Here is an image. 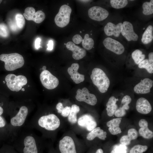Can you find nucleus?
Here are the masks:
<instances>
[{
  "mask_svg": "<svg viewBox=\"0 0 153 153\" xmlns=\"http://www.w3.org/2000/svg\"><path fill=\"white\" fill-rule=\"evenodd\" d=\"M110 153H115L114 150H113L111 151Z\"/></svg>",
  "mask_w": 153,
  "mask_h": 153,
  "instance_id": "3c124183",
  "label": "nucleus"
},
{
  "mask_svg": "<svg viewBox=\"0 0 153 153\" xmlns=\"http://www.w3.org/2000/svg\"><path fill=\"white\" fill-rule=\"evenodd\" d=\"M2 0H0V5L1 4V3L2 2Z\"/></svg>",
  "mask_w": 153,
  "mask_h": 153,
  "instance_id": "603ef678",
  "label": "nucleus"
},
{
  "mask_svg": "<svg viewBox=\"0 0 153 153\" xmlns=\"http://www.w3.org/2000/svg\"><path fill=\"white\" fill-rule=\"evenodd\" d=\"M122 23L119 22L116 24L111 22H108L104 27V31L108 37L114 36L118 37L121 34Z\"/></svg>",
  "mask_w": 153,
  "mask_h": 153,
  "instance_id": "f3484780",
  "label": "nucleus"
},
{
  "mask_svg": "<svg viewBox=\"0 0 153 153\" xmlns=\"http://www.w3.org/2000/svg\"><path fill=\"white\" fill-rule=\"evenodd\" d=\"M80 111L79 107L76 104H73L71 106V110L69 114L67 117L68 122L71 124L75 125L77 122V114Z\"/></svg>",
  "mask_w": 153,
  "mask_h": 153,
  "instance_id": "cd10ccee",
  "label": "nucleus"
},
{
  "mask_svg": "<svg viewBox=\"0 0 153 153\" xmlns=\"http://www.w3.org/2000/svg\"><path fill=\"white\" fill-rule=\"evenodd\" d=\"M121 34L128 41H136L139 37L134 30L131 23L128 21H124L122 23Z\"/></svg>",
  "mask_w": 153,
  "mask_h": 153,
  "instance_id": "2eb2a0df",
  "label": "nucleus"
},
{
  "mask_svg": "<svg viewBox=\"0 0 153 153\" xmlns=\"http://www.w3.org/2000/svg\"><path fill=\"white\" fill-rule=\"evenodd\" d=\"M73 133H66L59 140L58 145L60 153H77V140Z\"/></svg>",
  "mask_w": 153,
  "mask_h": 153,
  "instance_id": "423d86ee",
  "label": "nucleus"
},
{
  "mask_svg": "<svg viewBox=\"0 0 153 153\" xmlns=\"http://www.w3.org/2000/svg\"><path fill=\"white\" fill-rule=\"evenodd\" d=\"M22 91H24V88H23V89H22Z\"/></svg>",
  "mask_w": 153,
  "mask_h": 153,
  "instance_id": "864d4df0",
  "label": "nucleus"
},
{
  "mask_svg": "<svg viewBox=\"0 0 153 153\" xmlns=\"http://www.w3.org/2000/svg\"><path fill=\"white\" fill-rule=\"evenodd\" d=\"M148 149L146 145L137 144L134 146L130 150L129 153H143Z\"/></svg>",
  "mask_w": 153,
  "mask_h": 153,
  "instance_id": "f704fd0d",
  "label": "nucleus"
},
{
  "mask_svg": "<svg viewBox=\"0 0 153 153\" xmlns=\"http://www.w3.org/2000/svg\"><path fill=\"white\" fill-rule=\"evenodd\" d=\"M45 140L37 135L32 129L24 126L9 141L21 153H41Z\"/></svg>",
  "mask_w": 153,
  "mask_h": 153,
  "instance_id": "f03ea898",
  "label": "nucleus"
},
{
  "mask_svg": "<svg viewBox=\"0 0 153 153\" xmlns=\"http://www.w3.org/2000/svg\"><path fill=\"white\" fill-rule=\"evenodd\" d=\"M9 109L7 101L1 97H0V115L5 118L9 116Z\"/></svg>",
  "mask_w": 153,
  "mask_h": 153,
  "instance_id": "2f4dec72",
  "label": "nucleus"
},
{
  "mask_svg": "<svg viewBox=\"0 0 153 153\" xmlns=\"http://www.w3.org/2000/svg\"><path fill=\"white\" fill-rule=\"evenodd\" d=\"M83 39L80 35L76 34L74 35L72 38V40L75 44H78L82 41Z\"/></svg>",
  "mask_w": 153,
  "mask_h": 153,
  "instance_id": "79ce46f5",
  "label": "nucleus"
},
{
  "mask_svg": "<svg viewBox=\"0 0 153 153\" xmlns=\"http://www.w3.org/2000/svg\"><path fill=\"white\" fill-rule=\"evenodd\" d=\"M131 101V97L128 95H126L122 98L121 101V104H126L129 105Z\"/></svg>",
  "mask_w": 153,
  "mask_h": 153,
  "instance_id": "37998d69",
  "label": "nucleus"
},
{
  "mask_svg": "<svg viewBox=\"0 0 153 153\" xmlns=\"http://www.w3.org/2000/svg\"><path fill=\"white\" fill-rule=\"evenodd\" d=\"M23 15L26 20H33L37 24L42 22L45 18L44 12L40 10L35 12V8L32 7H28L26 8Z\"/></svg>",
  "mask_w": 153,
  "mask_h": 153,
  "instance_id": "4468645a",
  "label": "nucleus"
},
{
  "mask_svg": "<svg viewBox=\"0 0 153 153\" xmlns=\"http://www.w3.org/2000/svg\"><path fill=\"white\" fill-rule=\"evenodd\" d=\"M110 2L112 7L116 9L124 8L128 3V1L127 0H111Z\"/></svg>",
  "mask_w": 153,
  "mask_h": 153,
  "instance_id": "72a5a7b5",
  "label": "nucleus"
},
{
  "mask_svg": "<svg viewBox=\"0 0 153 153\" xmlns=\"http://www.w3.org/2000/svg\"><path fill=\"white\" fill-rule=\"evenodd\" d=\"M41 41V39L39 38H37L35 41V48L37 49L40 47V44Z\"/></svg>",
  "mask_w": 153,
  "mask_h": 153,
  "instance_id": "a18cd8bd",
  "label": "nucleus"
},
{
  "mask_svg": "<svg viewBox=\"0 0 153 153\" xmlns=\"http://www.w3.org/2000/svg\"><path fill=\"white\" fill-rule=\"evenodd\" d=\"M71 12V8L69 6L67 5H62L54 18L56 25L60 27L67 26L69 22Z\"/></svg>",
  "mask_w": 153,
  "mask_h": 153,
  "instance_id": "6e6552de",
  "label": "nucleus"
},
{
  "mask_svg": "<svg viewBox=\"0 0 153 153\" xmlns=\"http://www.w3.org/2000/svg\"><path fill=\"white\" fill-rule=\"evenodd\" d=\"M94 44L93 39L90 37L88 34H86L82 41V44L83 48L87 50H89L93 48Z\"/></svg>",
  "mask_w": 153,
  "mask_h": 153,
  "instance_id": "c756f323",
  "label": "nucleus"
},
{
  "mask_svg": "<svg viewBox=\"0 0 153 153\" xmlns=\"http://www.w3.org/2000/svg\"><path fill=\"white\" fill-rule=\"evenodd\" d=\"M10 139L8 123L5 117L0 115V142L9 141Z\"/></svg>",
  "mask_w": 153,
  "mask_h": 153,
  "instance_id": "aec40b11",
  "label": "nucleus"
},
{
  "mask_svg": "<svg viewBox=\"0 0 153 153\" xmlns=\"http://www.w3.org/2000/svg\"><path fill=\"white\" fill-rule=\"evenodd\" d=\"M71 110V107L67 106L64 107L61 114L63 117H67L69 114Z\"/></svg>",
  "mask_w": 153,
  "mask_h": 153,
  "instance_id": "a19ab883",
  "label": "nucleus"
},
{
  "mask_svg": "<svg viewBox=\"0 0 153 153\" xmlns=\"http://www.w3.org/2000/svg\"><path fill=\"white\" fill-rule=\"evenodd\" d=\"M9 35V31L6 25L3 23L0 24V36L7 37Z\"/></svg>",
  "mask_w": 153,
  "mask_h": 153,
  "instance_id": "4c0bfd02",
  "label": "nucleus"
},
{
  "mask_svg": "<svg viewBox=\"0 0 153 153\" xmlns=\"http://www.w3.org/2000/svg\"><path fill=\"white\" fill-rule=\"evenodd\" d=\"M15 18L18 27L20 29L23 28L25 24V20L24 16L22 14L18 13L16 15Z\"/></svg>",
  "mask_w": 153,
  "mask_h": 153,
  "instance_id": "c9c22d12",
  "label": "nucleus"
},
{
  "mask_svg": "<svg viewBox=\"0 0 153 153\" xmlns=\"http://www.w3.org/2000/svg\"><path fill=\"white\" fill-rule=\"evenodd\" d=\"M153 39V26L151 25H149L146 27L143 32L141 41L143 44L147 45L151 42Z\"/></svg>",
  "mask_w": 153,
  "mask_h": 153,
  "instance_id": "393cba45",
  "label": "nucleus"
},
{
  "mask_svg": "<svg viewBox=\"0 0 153 153\" xmlns=\"http://www.w3.org/2000/svg\"><path fill=\"white\" fill-rule=\"evenodd\" d=\"M3 84H6L8 88L12 91L18 92L22 89V87L27 83V80L25 76L22 75L16 76L12 74L6 75Z\"/></svg>",
  "mask_w": 153,
  "mask_h": 153,
  "instance_id": "0eeeda50",
  "label": "nucleus"
},
{
  "mask_svg": "<svg viewBox=\"0 0 153 153\" xmlns=\"http://www.w3.org/2000/svg\"><path fill=\"white\" fill-rule=\"evenodd\" d=\"M66 46L68 50L73 52L72 57L75 60H80L86 55V52L85 49L76 45L73 42H68Z\"/></svg>",
  "mask_w": 153,
  "mask_h": 153,
  "instance_id": "a211bd4d",
  "label": "nucleus"
},
{
  "mask_svg": "<svg viewBox=\"0 0 153 153\" xmlns=\"http://www.w3.org/2000/svg\"><path fill=\"white\" fill-rule=\"evenodd\" d=\"M136 108L139 113L147 114L149 113L152 110V107L149 101L146 98L141 97L137 101Z\"/></svg>",
  "mask_w": 153,
  "mask_h": 153,
  "instance_id": "412c9836",
  "label": "nucleus"
},
{
  "mask_svg": "<svg viewBox=\"0 0 153 153\" xmlns=\"http://www.w3.org/2000/svg\"><path fill=\"white\" fill-rule=\"evenodd\" d=\"M117 101V99L114 96H111L109 98L106 105V110L108 116H113L118 109V106L116 104Z\"/></svg>",
  "mask_w": 153,
  "mask_h": 153,
  "instance_id": "bb28decb",
  "label": "nucleus"
},
{
  "mask_svg": "<svg viewBox=\"0 0 153 153\" xmlns=\"http://www.w3.org/2000/svg\"><path fill=\"white\" fill-rule=\"evenodd\" d=\"M79 65L77 63H74L67 69V72L71 76V78L76 84L83 82L84 76L79 73L78 71Z\"/></svg>",
  "mask_w": 153,
  "mask_h": 153,
  "instance_id": "6ab92c4d",
  "label": "nucleus"
},
{
  "mask_svg": "<svg viewBox=\"0 0 153 153\" xmlns=\"http://www.w3.org/2000/svg\"><path fill=\"white\" fill-rule=\"evenodd\" d=\"M88 13L90 18L97 21H103L109 15V12L107 10L98 6H94L90 8Z\"/></svg>",
  "mask_w": 153,
  "mask_h": 153,
  "instance_id": "ddd939ff",
  "label": "nucleus"
},
{
  "mask_svg": "<svg viewBox=\"0 0 153 153\" xmlns=\"http://www.w3.org/2000/svg\"><path fill=\"white\" fill-rule=\"evenodd\" d=\"M0 61L4 63L5 69L11 71L22 67L24 61L22 56L18 53H3L0 54Z\"/></svg>",
  "mask_w": 153,
  "mask_h": 153,
  "instance_id": "20e7f679",
  "label": "nucleus"
},
{
  "mask_svg": "<svg viewBox=\"0 0 153 153\" xmlns=\"http://www.w3.org/2000/svg\"><path fill=\"white\" fill-rule=\"evenodd\" d=\"M78 127L90 131L95 128L97 123L94 118L91 115L84 114L78 118L77 123Z\"/></svg>",
  "mask_w": 153,
  "mask_h": 153,
  "instance_id": "9b49d317",
  "label": "nucleus"
},
{
  "mask_svg": "<svg viewBox=\"0 0 153 153\" xmlns=\"http://www.w3.org/2000/svg\"><path fill=\"white\" fill-rule=\"evenodd\" d=\"M93 84L102 93L106 92L110 85V81L105 72L101 69L94 68L90 75Z\"/></svg>",
  "mask_w": 153,
  "mask_h": 153,
  "instance_id": "39448f33",
  "label": "nucleus"
},
{
  "mask_svg": "<svg viewBox=\"0 0 153 153\" xmlns=\"http://www.w3.org/2000/svg\"><path fill=\"white\" fill-rule=\"evenodd\" d=\"M75 98L78 101L84 102L92 106L95 105L97 102L96 96L90 93L88 89L86 87L83 88L82 90L78 89Z\"/></svg>",
  "mask_w": 153,
  "mask_h": 153,
  "instance_id": "f8f14e48",
  "label": "nucleus"
},
{
  "mask_svg": "<svg viewBox=\"0 0 153 153\" xmlns=\"http://www.w3.org/2000/svg\"><path fill=\"white\" fill-rule=\"evenodd\" d=\"M138 136L137 131L134 128H131L128 131V134L122 136L120 139V143L125 145H128L132 140L137 139Z\"/></svg>",
  "mask_w": 153,
  "mask_h": 153,
  "instance_id": "a878e982",
  "label": "nucleus"
},
{
  "mask_svg": "<svg viewBox=\"0 0 153 153\" xmlns=\"http://www.w3.org/2000/svg\"><path fill=\"white\" fill-rule=\"evenodd\" d=\"M140 69H145L150 74L153 73V63H150L148 59H145L138 65Z\"/></svg>",
  "mask_w": 153,
  "mask_h": 153,
  "instance_id": "473e14b6",
  "label": "nucleus"
},
{
  "mask_svg": "<svg viewBox=\"0 0 153 153\" xmlns=\"http://www.w3.org/2000/svg\"><path fill=\"white\" fill-rule=\"evenodd\" d=\"M64 108L63 104L61 102H59L56 105V109L59 114H61Z\"/></svg>",
  "mask_w": 153,
  "mask_h": 153,
  "instance_id": "c03bdc74",
  "label": "nucleus"
},
{
  "mask_svg": "<svg viewBox=\"0 0 153 153\" xmlns=\"http://www.w3.org/2000/svg\"><path fill=\"white\" fill-rule=\"evenodd\" d=\"M153 85V81L148 78H146L141 80L134 87L133 90L138 94H144L149 93Z\"/></svg>",
  "mask_w": 153,
  "mask_h": 153,
  "instance_id": "dca6fc26",
  "label": "nucleus"
},
{
  "mask_svg": "<svg viewBox=\"0 0 153 153\" xmlns=\"http://www.w3.org/2000/svg\"><path fill=\"white\" fill-rule=\"evenodd\" d=\"M127 148L125 145L121 144L115 146L113 150L115 153H126Z\"/></svg>",
  "mask_w": 153,
  "mask_h": 153,
  "instance_id": "58836bf2",
  "label": "nucleus"
},
{
  "mask_svg": "<svg viewBox=\"0 0 153 153\" xmlns=\"http://www.w3.org/2000/svg\"><path fill=\"white\" fill-rule=\"evenodd\" d=\"M61 125L60 118L56 114L39 112L35 114L24 127L38 130L41 133L44 139L53 141Z\"/></svg>",
  "mask_w": 153,
  "mask_h": 153,
  "instance_id": "f257e3e1",
  "label": "nucleus"
},
{
  "mask_svg": "<svg viewBox=\"0 0 153 153\" xmlns=\"http://www.w3.org/2000/svg\"><path fill=\"white\" fill-rule=\"evenodd\" d=\"M107 134V132L99 127H96L87 134L86 139L88 141H92L97 137L101 140H105Z\"/></svg>",
  "mask_w": 153,
  "mask_h": 153,
  "instance_id": "b1692460",
  "label": "nucleus"
},
{
  "mask_svg": "<svg viewBox=\"0 0 153 153\" xmlns=\"http://www.w3.org/2000/svg\"><path fill=\"white\" fill-rule=\"evenodd\" d=\"M105 47L108 50L117 55L122 54L125 48L120 42L110 37L105 38L103 42Z\"/></svg>",
  "mask_w": 153,
  "mask_h": 153,
  "instance_id": "1a4fd4ad",
  "label": "nucleus"
},
{
  "mask_svg": "<svg viewBox=\"0 0 153 153\" xmlns=\"http://www.w3.org/2000/svg\"><path fill=\"white\" fill-rule=\"evenodd\" d=\"M126 114V110L120 107L116 110L114 114L116 116L120 117L124 116Z\"/></svg>",
  "mask_w": 153,
  "mask_h": 153,
  "instance_id": "ea45409f",
  "label": "nucleus"
},
{
  "mask_svg": "<svg viewBox=\"0 0 153 153\" xmlns=\"http://www.w3.org/2000/svg\"><path fill=\"white\" fill-rule=\"evenodd\" d=\"M143 13L145 15H149L153 13V0L144 2L142 6Z\"/></svg>",
  "mask_w": 153,
  "mask_h": 153,
  "instance_id": "7c9ffc66",
  "label": "nucleus"
},
{
  "mask_svg": "<svg viewBox=\"0 0 153 153\" xmlns=\"http://www.w3.org/2000/svg\"><path fill=\"white\" fill-rule=\"evenodd\" d=\"M139 125L140 127L139 132L141 136L147 139H150L153 137V133L148 128V123L146 120H140L139 122Z\"/></svg>",
  "mask_w": 153,
  "mask_h": 153,
  "instance_id": "4be33fe9",
  "label": "nucleus"
},
{
  "mask_svg": "<svg viewBox=\"0 0 153 153\" xmlns=\"http://www.w3.org/2000/svg\"><path fill=\"white\" fill-rule=\"evenodd\" d=\"M95 153H103V152L102 149L99 148L97 150Z\"/></svg>",
  "mask_w": 153,
  "mask_h": 153,
  "instance_id": "09e8293b",
  "label": "nucleus"
},
{
  "mask_svg": "<svg viewBox=\"0 0 153 153\" xmlns=\"http://www.w3.org/2000/svg\"><path fill=\"white\" fill-rule=\"evenodd\" d=\"M40 78L42 85L48 89L55 88L59 84L58 78L48 70L42 71L40 75Z\"/></svg>",
  "mask_w": 153,
  "mask_h": 153,
  "instance_id": "9d476101",
  "label": "nucleus"
},
{
  "mask_svg": "<svg viewBox=\"0 0 153 153\" xmlns=\"http://www.w3.org/2000/svg\"><path fill=\"white\" fill-rule=\"evenodd\" d=\"M131 57L134 63L138 65L145 59L146 56L140 50L137 49L131 53Z\"/></svg>",
  "mask_w": 153,
  "mask_h": 153,
  "instance_id": "c85d7f7f",
  "label": "nucleus"
},
{
  "mask_svg": "<svg viewBox=\"0 0 153 153\" xmlns=\"http://www.w3.org/2000/svg\"><path fill=\"white\" fill-rule=\"evenodd\" d=\"M0 153H16L14 148L8 144H3L0 149Z\"/></svg>",
  "mask_w": 153,
  "mask_h": 153,
  "instance_id": "e433bc0d",
  "label": "nucleus"
},
{
  "mask_svg": "<svg viewBox=\"0 0 153 153\" xmlns=\"http://www.w3.org/2000/svg\"><path fill=\"white\" fill-rule=\"evenodd\" d=\"M48 48L47 49L48 50H52L53 49V42L52 40L49 41L47 44Z\"/></svg>",
  "mask_w": 153,
  "mask_h": 153,
  "instance_id": "49530a36",
  "label": "nucleus"
},
{
  "mask_svg": "<svg viewBox=\"0 0 153 153\" xmlns=\"http://www.w3.org/2000/svg\"><path fill=\"white\" fill-rule=\"evenodd\" d=\"M29 113V108L24 105L20 107L16 111L9 112L10 119L8 125L10 135V140L24 127Z\"/></svg>",
  "mask_w": 153,
  "mask_h": 153,
  "instance_id": "7ed1b4c3",
  "label": "nucleus"
},
{
  "mask_svg": "<svg viewBox=\"0 0 153 153\" xmlns=\"http://www.w3.org/2000/svg\"><path fill=\"white\" fill-rule=\"evenodd\" d=\"M148 59L150 63H153V53L152 52L149 53Z\"/></svg>",
  "mask_w": 153,
  "mask_h": 153,
  "instance_id": "de8ad7c7",
  "label": "nucleus"
},
{
  "mask_svg": "<svg viewBox=\"0 0 153 153\" xmlns=\"http://www.w3.org/2000/svg\"><path fill=\"white\" fill-rule=\"evenodd\" d=\"M46 68V67L45 66H43L42 67V69H43L44 70H45Z\"/></svg>",
  "mask_w": 153,
  "mask_h": 153,
  "instance_id": "8fccbe9b",
  "label": "nucleus"
},
{
  "mask_svg": "<svg viewBox=\"0 0 153 153\" xmlns=\"http://www.w3.org/2000/svg\"><path fill=\"white\" fill-rule=\"evenodd\" d=\"M0 143H1V142H0Z\"/></svg>",
  "mask_w": 153,
  "mask_h": 153,
  "instance_id": "5fc2aeb1",
  "label": "nucleus"
},
{
  "mask_svg": "<svg viewBox=\"0 0 153 153\" xmlns=\"http://www.w3.org/2000/svg\"><path fill=\"white\" fill-rule=\"evenodd\" d=\"M122 119L120 118H114L107 123V126L109 127L108 130L112 134L116 135L121 132L119 126Z\"/></svg>",
  "mask_w": 153,
  "mask_h": 153,
  "instance_id": "5701e85b",
  "label": "nucleus"
}]
</instances>
